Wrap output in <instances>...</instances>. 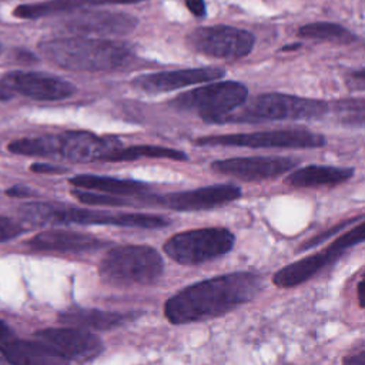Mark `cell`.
Returning a JSON list of instances; mask_svg holds the SVG:
<instances>
[{
    "instance_id": "cell-6",
    "label": "cell",
    "mask_w": 365,
    "mask_h": 365,
    "mask_svg": "<svg viewBox=\"0 0 365 365\" xmlns=\"http://www.w3.org/2000/svg\"><path fill=\"white\" fill-rule=\"evenodd\" d=\"M248 98V88L240 81H215L178 94L170 104L178 110L195 111L208 123L240 108Z\"/></svg>"
},
{
    "instance_id": "cell-38",
    "label": "cell",
    "mask_w": 365,
    "mask_h": 365,
    "mask_svg": "<svg viewBox=\"0 0 365 365\" xmlns=\"http://www.w3.org/2000/svg\"><path fill=\"white\" fill-rule=\"evenodd\" d=\"M9 335H10V329H9V327H7V325L0 319V341L6 339Z\"/></svg>"
},
{
    "instance_id": "cell-24",
    "label": "cell",
    "mask_w": 365,
    "mask_h": 365,
    "mask_svg": "<svg viewBox=\"0 0 365 365\" xmlns=\"http://www.w3.org/2000/svg\"><path fill=\"white\" fill-rule=\"evenodd\" d=\"M91 4L90 0H46L31 4H20L13 10V14L19 19H40L54 16L60 13L76 11L84 6Z\"/></svg>"
},
{
    "instance_id": "cell-36",
    "label": "cell",
    "mask_w": 365,
    "mask_h": 365,
    "mask_svg": "<svg viewBox=\"0 0 365 365\" xmlns=\"http://www.w3.org/2000/svg\"><path fill=\"white\" fill-rule=\"evenodd\" d=\"M91 4H134L144 0H90Z\"/></svg>"
},
{
    "instance_id": "cell-30",
    "label": "cell",
    "mask_w": 365,
    "mask_h": 365,
    "mask_svg": "<svg viewBox=\"0 0 365 365\" xmlns=\"http://www.w3.org/2000/svg\"><path fill=\"white\" fill-rule=\"evenodd\" d=\"M23 232H24V228L20 224H17L10 218L0 217V242L19 237Z\"/></svg>"
},
{
    "instance_id": "cell-20",
    "label": "cell",
    "mask_w": 365,
    "mask_h": 365,
    "mask_svg": "<svg viewBox=\"0 0 365 365\" xmlns=\"http://www.w3.org/2000/svg\"><path fill=\"white\" fill-rule=\"evenodd\" d=\"M134 317V314L111 312L96 308H74L61 312L58 315V321L66 325L84 328L88 331H108L124 325Z\"/></svg>"
},
{
    "instance_id": "cell-23",
    "label": "cell",
    "mask_w": 365,
    "mask_h": 365,
    "mask_svg": "<svg viewBox=\"0 0 365 365\" xmlns=\"http://www.w3.org/2000/svg\"><path fill=\"white\" fill-rule=\"evenodd\" d=\"M138 158H168L174 161H185L188 155L184 151L161 147V145H130L123 148L121 145L107 153L101 161L120 163V161H134Z\"/></svg>"
},
{
    "instance_id": "cell-21",
    "label": "cell",
    "mask_w": 365,
    "mask_h": 365,
    "mask_svg": "<svg viewBox=\"0 0 365 365\" xmlns=\"http://www.w3.org/2000/svg\"><path fill=\"white\" fill-rule=\"evenodd\" d=\"M354 175L351 167H334V165H307L291 171L285 177V184L292 187H325L338 185L345 182Z\"/></svg>"
},
{
    "instance_id": "cell-14",
    "label": "cell",
    "mask_w": 365,
    "mask_h": 365,
    "mask_svg": "<svg viewBox=\"0 0 365 365\" xmlns=\"http://www.w3.org/2000/svg\"><path fill=\"white\" fill-rule=\"evenodd\" d=\"M241 197V188L232 184L200 187L188 191L168 192L165 195L148 197V201L175 211H201L220 207Z\"/></svg>"
},
{
    "instance_id": "cell-33",
    "label": "cell",
    "mask_w": 365,
    "mask_h": 365,
    "mask_svg": "<svg viewBox=\"0 0 365 365\" xmlns=\"http://www.w3.org/2000/svg\"><path fill=\"white\" fill-rule=\"evenodd\" d=\"M348 86L354 90H364L365 86V77H364V70H358L354 71L349 77H348Z\"/></svg>"
},
{
    "instance_id": "cell-4",
    "label": "cell",
    "mask_w": 365,
    "mask_h": 365,
    "mask_svg": "<svg viewBox=\"0 0 365 365\" xmlns=\"http://www.w3.org/2000/svg\"><path fill=\"white\" fill-rule=\"evenodd\" d=\"M164 269L163 258L150 245H120L106 252L98 264L101 281L113 287L155 282Z\"/></svg>"
},
{
    "instance_id": "cell-16",
    "label": "cell",
    "mask_w": 365,
    "mask_h": 365,
    "mask_svg": "<svg viewBox=\"0 0 365 365\" xmlns=\"http://www.w3.org/2000/svg\"><path fill=\"white\" fill-rule=\"evenodd\" d=\"M121 143L113 135H97L90 131H66L60 134L58 155L74 163H88L100 160L111 150L120 147Z\"/></svg>"
},
{
    "instance_id": "cell-34",
    "label": "cell",
    "mask_w": 365,
    "mask_h": 365,
    "mask_svg": "<svg viewBox=\"0 0 365 365\" xmlns=\"http://www.w3.org/2000/svg\"><path fill=\"white\" fill-rule=\"evenodd\" d=\"M31 192L33 191L24 185H13L9 190H6V194L9 197H29V195H31Z\"/></svg>"
},
{
    "instance_id": "cell-18",
    "label": "cell",
    "mask_w": 365,
    "mask_h": 365,
    "mask_svg": "<svg viewBox=\"0 0 365 365\" xmlns=\"http://www.w3.org/2000/svg\"><path fill=\"white\" fill-rule=\"evenodd\" d=\"M110 242L96 235L71 230H46L36 234L27 245L37 251L90 252L107 247Z\"/></svg>"
},
{
    "instance_id": "cell-22",
    "label": "cell",
    "mask_w": 365,
    "mask_h": 365,
    "mask_svg": "<svg viewBox=\"0 0 365 365\" xmlns=\"http://www.w3.org/2000/svg\"><path fill=\"white\" fill-rule=\"evenodd\" d=\"M68 182L81 190H93L100 192H107L120 197L128 195H144L150 190V185L135 180H123L107 175H94V174H80L68 180Z\"/></svg>"
},
{
    "instance_id": "cell-10",
    "label": "cell",
    "mask_w": 365,
    "mask_h": 365,
    "mask_svg": "<svg viewBox=\"0 0 365 365\" xmlns=\"http://www.w3.org/2000/svg\"><path fill=\"white\" fill-rule=\"evenodd\" d=\"M364 230H365V224H364V220H361L356 227L351 228L344 235L334 240V242L328 248H325L322 252L311 254L277 271L272 275V282L279 288H291L305 282L307 279L312 278L317 272L324 269L327 265L335 262L348 248L362 242Z\"/></svg>"
},
{
    "instance_id": "cell-25",
    "label": "cell",
    "mask_w": 365,
    "mask_h": 365,
    "mask_svg": "<svg viewBox=\"0 0 365 365\" xmlns=\"http://www.w3.org/2000/svg\"><path fill=\"white\" fill-rule=\"evenodd\" d=\"M9 151L19 155L51 157L60 153V135L26 137L14 140L9 144Z\"/></svg>"
},
{
    "instance_id": "cell-40",
    "label": "cell",
    "mask_w": 365,
    "mask_h": 365,
    "mask_svg": "<svg viewBox=\"0 0 365 365\" xmlns=\"http://www.w3.org/2000/svg\"><path fill=\"white\" fill-rule=\"evenodd\" d=\"M0 53H1V46H0Z\"/></svg>"
},
{
    "instance_id": "cell-19",
    "label": "cell",
    "mask_w": 365,
    "mask_h": 365,
    "mask_svg": "<svg viewBox=\"0 0 365 365\" xmlns=\"http://www.w3.org/2000/svg\"><path fill=\"white\" fill-rule=\"evenodd\" d=\"M0 352L7 362L17 365L66 364L67 361L50 345L37 341H11L0 345Z\"/></svg>"
},
{
    "instance_id": "cell-26",
    "label": "cell",
    "mask_w": 365,
    "mask_h": 365,
    "mask_svg": "<svg viewBox=\"0 0 365 365\" xmlns=\"http://www.w3.org/2000/svg\"><path fill=\"white\" fill-rule=\"evenodd\" d=\"M298 36L304 38L332 41L339 44H349L356 40V36L341 24L329 21H315L304 24L298 30Z\"/></svg>"
},
{
    "instance_id": "cell-39",
    "label": "cell",
    "mask_w": 365,
    "mask_h": 365,
    "mask_svg": "<svg viewBox=\"0 0 365 365\" xmlns=\"http://www.w3.org/2000/svg\"><path fill=\"white\" fill-rule=\"evenodd\" d=\"M362 281L358 284V299H359V307L361 308H364V302H362V291H361V288H362Z\"/></svg>"
},
{
    "instance_id": "cell-32",
    "label": "cell",
    "mask_w": 365,
    "mask_h": 365,
    "mask_svg": "<svg viewBox=\"0 0 365 365\" xmlns=\"http://www.w3.org/2000/svg\"><path fill=\"white\" fill-rule=\"evenodd\" d=\"M185 4L195 17H204L207 14L204 0H185Z\"/></svg>"
},
{
    "instance_id": "cell-7",
    "label": "cell",
    "mask_w": 365,
    "mask_h": 365,
    "mask_svg": "<svg viewBox=\"0 0 365 365\" xmlns=\"http://www.w3.org/2000/svg\"><path fill=\"white\" fill-rule=\"evenodd\" d=\"M234 234L224 227H207L178 232L164 242V252L178 264L197 265L218 258L234 247Z\"/></svg>"
},
{
    "instance_id": "cell-12",
    "label": "cell",
    "mask_w": 365,
    "mask_h": 365,
    "mask_svg": "<svg viewBox=\"0 0 365 365\" xmlns=\"http://www.w3.org/2000/svg\"><path fill=\"white\" fill-rule=\"evenodd\" d=\"M298 165V160L289 157H237L215 160L211 168L224 175L242 181H261L282 175Z\"/></svg>"
},
{
    "instance_id": "cell-11",
    "label": "cell",
    "mask_w": 365,
    "mask_h": 365,
    "mask_svg": "<svg viewBox=\"0 0 365 365\" xmlns=\"http://www.w3.org/2000/svg\"><path fill=\"white\" fill-rule=\"evenodd\" d=\"M34 336L56 349L67 362L91 361L103 351L101 339L84 328L70 325L67 328H46L37 331Z\"/></svg>"
},
{
    "instance_id": "cell-28",
    "label": "cell",
    "mask_w": 365,
    "mask_h": 365,
    "mask_svg": "<svg viewBox=\"0 0 365 365\" xmlns=\"http://www.w3.org/2000/svg\"><path fill=\"white\" fill-rule=\"evenodd\" d=\"M362 218H364L362 215H358V217H355V218H349V220H346V221H342V222H339V224L334 225V227H332V228H329L328 231H325V232H322V234H318V235H315V237L309 238L308 241H305L304 244H301V245L298 247V251L308 250V248H312V247L318 245L319 242H322V241L328 240L331 235L336 234V232H338V231H341L342 228H345V227H348L349 224H354L355 221H359V220H362Z\"/></svg>"
},
{
    "instance_id": "cell-41",
    "label": "cell",
    "mask_w": 365,
    "mask_h": 365,
    "mask_svg": "<svg viewBox=\"0 0 365 365\" xmlns=\"http://www.w3.org/2000/svg\"><path fill=\"white\" fill-rule=\"evenodd\" d=\"M0 362H1V359H0Z\"/></svg>"
},
{
    "instance_id": "cell-3",
    "label": "cell",
    "mask_w": 365,
    "mask_h": 365,
    "mask_svg": "<svg viewBox=\"0 0 365 365\" xmlns=\"http://www.w3.org/2000/svg\"><path fill=\"white\" fill-rule=\"evenodd\" d=\"M24 217L38 225H115L130 228H161L171 221L163 215L140 212H111L101 210H87L76 207H61L46 202L26 204L21 208Z\"/></svg>"
},
{
    "instance_id": "cell-27",
    "label": "cell",
    "mask_w": 365,
    "mask_h": 365,
    "mask_svg": "<svg viewBox=\"0 0 365 365\" xmlns=\"http://www.w3.org/2000/svg\"><path fill=\"white\" fill-rule=\"evenodd\" d=\"M71 194H73V197L77 198L80 202L87 204V205H113V207H123V205H130V204H131V201L127 200L125 197L113 195V194L100 192V191H93V190L83 191L81 188H74V190H71Z\"/></svg>"
},
{
    "instance_id": "cell-17",
    "label": "cell",
    "mask_w": 365,
    "mask_h": 365,
    "mask_svg": "<svg viewBox=\"0 0 365 365\" xmlns=\"http://www.w3.org/2000/svg\"><path fill=\"white\" fill-rule=\"evenodd\" d=\"M138 24V20L121 11H83L66 23L67 30L80 34L125 36Z\"/></svg>"
},
{
    "instance_id": "cell-13",
    "label": "cell",
    "mask_w": 365,
    "mask_h": 365,
    "mask_svg": "<svg viewBox=\"0 0 365 365\" xmlns=\"http://www.w3.org/2000/svg\"><path fill=\"white\" fill-rule=\"evenodd\" d=\"M7 88L14 94L38 101H57L71 97L76 87L57 76L38 71H11L1 77Z\"/></svg>"
},
{
    "instance_id": "cell-2",
    "label": "cell",
    "mask_w": 365,
    "mask_h": 365,
    "mask_svg": "<svg viewBox=\"0 0 365 365\" xmlns=\"http://www.w3.org/2000/svg\"><path fill=\"white\" fill-rule=\"evenodd\" d=\"M41 54L53 64L71 71H113L134 58L120 41L90 37H56L38 43Z\"/></svg>"
},
{
    "instance_id": "cell-37",
    "label": "cell",
    "mask_w": 365,
    "mask_h": 365,
    "mask_svg": "<svg viewBox=\"0 0 365 365\" xmlns=\"http://www.w3.org/2000/svg\"><path fill=\"white\" fill-rule=\"evenodd\" d=\"M13 97V93L7 88V86L3 83V80L0 78V100L1 101H6V100H9V98H11Z\"/></svg>"
},
{
    "instance_id": "cell-15",
    "label": "cell",
    "mask_w": 365,
    "mask_h": 365,
    "mask_svg": "<svg viewBox=\"0 0 365 365\" xmlns=\"http://www.w3.org/2000/svg\"><path fill=\"white\" fill-rule=\"evenodd\" d=\"M225 76V71L220 67H198V68H181L171 71H158L137 76L131 80V86L147 94H160L188 87L192 84L208 83L220 80Z\"/></svg>"
},
{
    "instance_id": "cell-1",
    "label": "cell",
    "mask_w": 365,
    "mask_h": 365,
    "mask_svg": "<svg viewBox=\"0 0 365 365\" xmlns=\"http://www.w3.org/2000/svg\"><path fill=\"white\" fill-rule=\"evenodd\" d=\"M261 291V278L254 272L222 274L191 284L165 301L164 315L174 325L220 317L247 304Z\"/></svg>"
},
{
    "instance_id": "cell-29",
    "label": "cell",
    "mask_w": 365,
    "mask_h": 365,
    "mask_svg": "<svg viewBox=\"0 0 365 365\" xmlns=\"http://www.w3.org/2000/svg\"><path fill=\"white\" fill-rule=\"evenodd\" d=\"M338 113L345 120L349 117L351 120H358L359 124L364 123V101L362 100H349V101H341L338 103Z\"/></svg>"
},
{
    "instance_id": "cell-8",
    "label": "cell",
    "mask_w": 365,
    "mask_h": 365,
    "mask_svg": "<svg viewBox=\"0 0 365 365\" xmlns=\"http://www.w3.org/2000/svg\"><path fill=\"white\" fill-rule=\"evenodd\" d=\"M195 145L202 147H250V148H318L327 144L322 134L302 130H268L255 133L198 137Z\"/></svg>"
},
{
    "instance_id": "cell-5",
    "label": "cell",
    "mask_w": 365,
    "mask_h": 365,
    "mask_svg": "<svg viewBox=\"0 0 365 365\" xmlns=\"http://www.w3.org/2000/svg\"><path fill=\"white\" fill-rule=\"evenodd\" d=\"M242 110L224 115L218 123L228 121H267V120H318L322 118L329 106L317 98L282 93H265L252 97L242 104Z\"/></svg>"
},
{
    "instance_id": "cell-31",
    "label": "cell",
    "mask_w": 365,
    "mask_h": 365,
    "mask_svg": "<svg viewBox=\"0 0 365 365\" xmlns=\"http://www.w3.org/2000/svg\"><path fill=\"white\" fill-rule=\"evenodd\" d=\"M30 170L33 173H38V174H61L66 171V168H63V167L44 164V163H34L30 165Z\"/></svg>"
},
{
    "instance_id": "cell-35",
    "label": "cell",
    "mask_w": 365,
    "mask_h": 365,
    "mask_svg": "<svg viewBox=\"0 0 365 365\" xmlns=\"http://www.w3.org/2000/svg\"><path fill=\"white\" fill-rule=\"evenodd\" d=\"M344 364H346V365H365V354L364 352H358L355 355L346 356L344 359Z\"/></svg>"
},
{
    "instance_id": "cell-9",
    "label": "cell",
    "mask_w": 365,
    "mask_h": 365,
    "mask_svg": "<svg viewBox=\"0 0 365 365\" xmlns=\"http://www.w3.org/2000/svg\"><path fill=\"white\" fill-rule=\"evenodd\" d=\"M255 43L252 33L225 24L197 27L187 36V44L195 53L222 60L242 58Z\"/></svg>"
}]
</instances>
